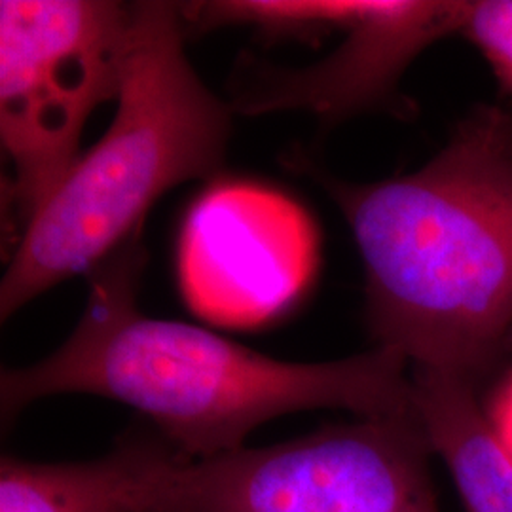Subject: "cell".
<instances>
[{"mask_svg":"<svg viewBox=\"0 0 512 512\" xmlns=\"http://www.w3.org/2000/svg\"><path fill=\"white\" fill-rule=\"evenodd\" d=\"M139 236L90 274L88 304L61 348L2 370L4 425L40 399L86 393L128 404L188 458L207 459L243 448L256 427L293 412L340 408L376 418L416 410L410 363L395 349L289 363L196 325L143 315Z\"/></svg>","mask_w":512,"mask_h":512,"instance_id":"obj_1","label":"cell"},{"mask_svg":"<svg viewBox=\"0 0 512 512\" xmlns=\"http://www.w3.org/2000/svg\"><path fill=\"white\" fill-rule=\"evenodd\" d=\"M306 173L351 228L376 344L478 387L512 338V156L488 107L414 173L366 184Z\"/></svg>","mask_w":512,"mask_h":512,"instance_id":"obj_2","label":"cell"},{"mask_svg":"<svg viewBox=\"0 0 512 512\" xmlns=\"http://www.w3.org/2000/svg\"><path fill=\"white\" fill-rule=\"evenodd\" d=\"M186 37L181 4L135 2L116 114L19 236L0 283L2 319L92 274L141 232L167 190L222 165L230 109L192 69Z\"/></svg>","mask_w":512,"mask_h":512,"instance_id":"obj_3","label":"cell"},{"mask_svg":"<svg viewBox=\"0 0 512 512\" xmlns=\"http://www.w3.org/2000/svg\"><path fill=\"white\" fill-rule=\"evenodd\" d=\"M133 21L135 2H0V139L21 234L82 156L93 110L118 99Z\"/></svg>","mask_w":512,"mask_h":512,"instance_id":"obj_4","label":"cell"},{"mask_svg":"<svg viewBox=\"0 0 512 512\" xmlns=\"http://www.w3.org/2000/svg\"><path fill=\"white\" fill-rule=\"evenodd\" d=\"M418 410L186 459L154 512H440Z\"/></svg>","mask_w":512,"mask_h":512,"instance_id":"obj_5","label":"cell"},{"mask_svg":"<svg viewBox=\"0 0 512 512\" xmlns=\"http://www.w3.org/2000/svg\"><path fill=\"white\" fill-rule=\"evenodd\" d=\"M467 2L423 0H217L183 4L188 31L249 25L270 38L338 29L348 38L300 71L251 65L232 109L247 114L313 110L342 118L387 101L410 61L439 38L461 33Z\"/></svg>","mask_w":512,"mask_h":512,"instance_id":"obj_6","label":"cell"},{"mask_svg":"<svg viewBox=\"0 0 512 512\" xmlns=\"http://www.w3.org/2000/svg\"><path fill=\"white\" fill-rule=\"evenodd\" d=\"M317 238L304 209L281 192L249 183L209 188L184 220L179 283L203 319L255 329L310 283Z\"/></svg>","mask_w":512,"mask_h":512,"instance_id":"obj_7","label":"cell"},{"mask_svg":"<svg viewBox=\"0 0 512 512\" xmlns=\"http://www.w3.org/2000/svg\"><path fill=\"white\" fill-rule=\"evenodd\" d=\"M188 458L164 435L128 433L101 458L0 459V512H152Z\"/></svg>","mask_w":512,"mask_h":512,"instance_id":"obj_8","label":"cell"},{"mask_svg":"<svg viewBox=\"0 0 512 512\" xmlns=\"http://www.w3.org/2000/svg\"><path fill=\"white\" fill-rule=\"evenodd\" d=\"M412 395L433 452L456 480L467 512H512V458L495 437L476 385L412 368Z\"/></svg>","mask_w":512,"mask_h":512,"instance_id":"obj_9","label":"cell"},{"mask_svg":"<svg viewBox=\"0 0 512 512\" xmlns=\"http://www.w3.org/2000/svg\"><path fill=\"white\" fill-rule=\"evenodd\" d=\"M461 35L486 57L495 78L512 97V0L467 2Z\"/></svg>","mask_w":512,"mask_h":512,"instance_id":"obj_10","label":"cell"},{"mask_svg":"<svg viewBox=\"0 0 512 512\" xmlns=\"http://www.w3.org/2000/svg\"><path fill=\"white\" fill-rule=\"evenodd\" d=\"M495 437L512 458V370L503 378L486 410Z\"/></svg>","mask_w":512,"mask_h":512,"instance_id":"obj_11","label":"cell"},{"mask_svg":"<svg viewBox=\"0 0 512 512\" xmlns=\"http://www.w3.org/2000/svg\"><path fill=\"white\" fill-rule=\"evenodd\" d=\"M492 128L499 145L512 156V109H495L488 107Z\"/></svg>","mask_w":512,"mask_h":512,"instance_id":"obj_12","label":"cell"}]
</instances>
